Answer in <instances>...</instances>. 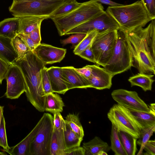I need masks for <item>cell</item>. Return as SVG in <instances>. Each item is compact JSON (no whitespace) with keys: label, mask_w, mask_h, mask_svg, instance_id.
<instances>
[{"label":"cell","mask_w":155,"mask_h":155,"mask_svg":"<svg viewBox=\"0 0 155 155\" xmlns=\"http://www.w3.org/2000/svg\"><path fill=\"white\" fill-rule=\"evenodd\" d=\"M40 118L30 133L20 142L15 146L10 147L6 151L11 155H30V147L31 141L36 134L41 123Z\"/></svg>","instance_id":"obj_17"},{"label":"cell","mask_w":155,"mask_h":155,"mask_svg":"<svg viewBox=\"0 0 155 155\" xmlns=\"http://www.w3.org/2000/svg\"><path fill=\"white\" fill-rule=\"evenodd\" d=\"M111 95L118 104L124 107L141 111H149L148 106L135 91L117 89L114 90Z\"/></svg>","instance_id":"obj_12"},{"label":"cell","mask_w":155,"mask_h":155,"mask_svg":"<svg viewBox=\"0 0 155 155\" xmlns=\"http://www.w3.org/2000/svg\"><path fill=\"white\" fill-rule=\"evenodd\" d=\"M41 24V23H40L34 30L27 34L37 45L41 43V41L40 32Z\"/></svg>","instance_id":"obj_40"},{"label":"cell","mask_w":155,"mask_h":155,"mask_svg":"<svg viewBox=\"0 0 155 155\" xmlns=\"http://www.w3.org/2000/svg\"><path fill=\"white\" fill-rule=\"evenodd\" d=\"M75 70L88 80L90 78L92 68L91 65H87L81 68H75Z\"/></svg>","instance_id":"obj_44"},{"label":"cell","mask_w":155,"mask_h":155,"mask_svg":"<svg viewBox=\"0 0 155 155\" xmlns=\"http://www.w3.org/2000/svg\"><path fill=\"white\" fill-rule=\"evenodd\" d=\"M64 155H85V150L83 147H76L66 150Z\"/></svg>","instance_id":"obj_43"},{"label":"cell","mask_w":155,"mask_h":155,"mask_svg":"<svg viewBox=\"0 0 155 155\" xmlns=\"http://www.w3.org/2000/svg\"><path fill=\"white\" fill-rule=\"evenodd\" d=\"M61 68L62 75L68 90L75 88L91 87L88 80L76 71L74 67Z\"/></svg>","instance_id":"obj_15"},{"label":"cell","mask_w":155,"mask_h":155,"mask_svg":"<svg viewBox=\"0 0 155 155\" xmlns=\"http://www.w3.org/2000/svg\"><path fill=\"white\" fill-rule=\"evenodd\" d=\"M64 106L62 99L58 94L51 93L45 96V111L53 114L56 112H61Z\"/></svg>","instance_id":"obj_25"},{"label":"cell","mask_w":155,"mask_h":155,"mask_svg":"<svg viewBox=\"0 0 155 155\" xmlns=\"http://www.w3.org/2000/svg\"><path fill=\"white\" fill-rule=\"evenodd\" d=\"M69 0L13 1L9 10L13 16L20 18L28 16L50 17L54 11Z\"/></svg>","instance_id":"obj_5"},{"label":"cell","mask_w":155,"mask_h":155,"mask_svg":"<svg viewBox=\"0 0 155 155\" xmlns=\"http://www.w3.org/2000/svg\"><path fill=\"white\" fill-rule=\"evenodd\" d=\"M149 110L155 112V104L152 103L148 106Z\"/></svg>","instance_id":"obj_47"},{"label":"cell","mask_w":155,"mask_h":155,"mask_svg":"<svg viewBox=\"0 0 155 155\" xmlns=\"http://www.w3.org/2000/svg\"><path fill=\"white\" fill-rule=\"evenodd\" d=\"M98 2L103 4L109 5L110 6H122L124 5L114 2L111 0H96Z\"/></svg>","instance_id":"obj_46"},{"label":"cell","mask_w":155,"mask_h":155,"mask_svg":"<svg viewBox=\"0 0 155 155\" xmlns=\"http://www.w3.org/2000/svg\"><path fill=\"white\" fill-rule=\"evenodd\" d=\"M0 58L10 64H14L18 58L12 39L2 35H0Z\"/></svg>","instance_id":"obj_19"},{"label":"cell","mask_w":155,"mask_h":155,"mask_svg":"<svg viewBox=\"0 0 155 155\" xmlns=\"http://www.w3.org/2000/svg\"><path fill=\"white\" fill-rule=\"evenodd\" d=\"M98 32L96 31H92L87 34L85 37L77 45L73 50L74 54L78 55L91 45Z\"/></svg>","instance_id":"obj_33"},{"label":"cell","mask_w":155,"mask_h":155,"mask_svg":"<svg viewBox=\"0 0 155 155\" xmlns=\"http://www.w3.org/2000/svg\"><path fill=\"white\" fill-rule=\"evenodd\" d=\"M0 146L3 148V151L6 152L10 148L8 144L5 129V122L3 114L2 115L0 127Z\"/></svg>","instance_id":"obj_34"},{"label":"cell","mask_w":155,"mask_h":155,"mask_svg":"<svg viewBox=\"0 0 155 155\" xmlns=\"http://www.w3.org/2000/svg\"><path fill=\"white\" fill-rule=\"evenodd\" d=\"M83 3L78 2L76 0H69L54 11L50 18L60 17L69 13L79 7Z\"/></svg>","instance_id":"obj_28"},{"label":"cell","mask_w":155,"mask_h":155,"mask_svg":"<svg viewBox=\"0 0 155 155\" xmlns=\"http://www.w3.org/2000/svg\"><path fill=\"white\" fill-rule=\"evenodd\" d=\"M82 147L85 150V155H97L100 151L107 153L111 150L110 146L107 143L97 136L87 142L83 143Z\"/></svg>","instance_id":"obj_21"},{"label":"cell","mask_w":155,"mask_h":155,"mask_svg":"<svg viewBox=\"0 0 155 155\" xmlns=\"http://www.w3.org/2000/svg\"><path fill=\"white\" fill-rule=\"evenodd\" d=\"M154 75L138 73L130 77L128 81L131 87L136 86L141 87L144 91L151 90L152 85L154 80L153 78Z\"/></svg>","instance_id":"obj_24"},{"label":"cell","mask_w":155,"mask_h":155,"mask_svg":"<svg viewBox=\"0 0 155 155\" xmlns=\"http://www.w3.org/2000/svg\"><path fill=\"white\" fill-rule=\"evenodd\" d=\"M47 71L54 92L64 94L68 89L62 75L61 68L52 66L48 68Z\"/></svg>","instance_id":"obj_16"},{"label":"cell","mask_w":155,"mask_h":155,"mask_svg":"<svg viewBox=\"0 0 155 155\" xmlns=\"http://www.w3.org/2000/svg\"><path fill=\"white\" fill-rule=\"evenodd\" d=\"M118 135L126 155H135L137 151V139L130 134L118 131Z\"/></svg>","instance_id":"obj_26"},{"label":"cell","mask_w":155,"mask_h":155,"mask_svg":"<svg viewBox=\"0 0 155 155\" xmlns=\"http://www.w3.org/2000/svg\"><path fill=\"white\" fill-rule=\"evenodd\" d=\"M65 150L64 131L53 130L50 155H64Z\"/></svg>","instance_id":"obj_23"},{"label":"cell","mask_w":155,"mask_h":155,"mask_svg":"<svg viewBox=\"0 0 155 155\" xmlns=\"http://www.w3.org/2000/svg\"><path fill=\"white\" fill-rule=\"evenodd\" d=\"M7 89L5 95L12 99H17L25 92V81L20 67L15 63L11 64L6 76Z\"/></svg>","instance_id":"obj_11"},{"label":"cell","mask_w":155,"mask_h":155,"mask_svg":"<svg viewBox=\"0 0 155 155\" xmlns=\"http://www.w3.org/2000/svg\"><path fill=\"white\" fill-rule=\"evenodd\" d=\"M107 153L104 151H100L98 153L97 155H107Z\"/></svg>","instance_id":"obj_49"},{"label":"cell","mask_w":155,"mask_h":155,"mask_svg":"<svg viewBox=\"0 0 155 155\" xmlns=\"http://www.w3.org/2000/svg\"><path fill=\"white\" fill-rule=\"evenodd\" d=\"M149 14L155 19V0H141Z\"/></svg>","instance_id":"obj_41"},{"label":"cell","mask_w":155,"mask_h":155,"mask_svg":"<svg viewBox=\"0 0 155 155\" xmlns=\"http://www.w3.org/2000/svg\"><path fill=\"white\" fill-rule=\"evenodd\" d=\"M106 11L117 22L120 28L125 31L143 27L155 19L148 13L141 0L128 5L109 6Z\"/></svg>","instance_id":"obj_3"},{"label":"cell","mask_w":155,"mask_h":155,"mask_svg":"<svg viewBox=\"0 0 155 155\" xmlns=\"http://www.w3.org/2000/svg\"><path fill=\"white\" fill-rule=\"evenodd\" d=\"M48 16H28L20 18L19 33L28 34Z\"/></svg>","instance_id":"obj_22"},{"label":"cell","mask_w":155,"mask_h":155,"mask_svg":"<svg viewBox=\"0 0 155 155\" xmlns=\"http://www.w3.org/2000/svg\"><path fill=\"white\" fill-rule=\"evenodd\" d=\"M27 0H13V1H27Z\"/></svg>","instance_id":"obj_50"},{"label":"cell","mask_w":155,"mask_h":155,"mask_svg":"<svg viewBox=\"0 0 155 155\" xmlns=\"http://www.w3.org/2000/svg\"><path fill=\"white\" fill-rule=\"evenodd\" d=\"M117 30L97 35L91 44V48L97 65L104 67L112 56L117 38Z\"/></svg>","instance_id":"obj_8"},{"label":"cell","mask_w":155,"mask_h":155,"mask_svg":"<svg viewBox=\"0 0 155 155\" xmlns=\"http://www.w3.org/2000/svg\"><path fill=\"white\" fill-rule=\"evenodd\" d=\"M145 28L125 31L133 67L140 73L155 74V20Z\"/></svg>","instance_id":"obj_1"},{"label":"cell","mask_w":155,"mask_h":155,"mask_svg":"<svg viewBox=\"0 0 155 155\" xmlns=\"http://www.w3.org/2000/svg\"><path fill=\"white\" fill-rule=\"evenodd\" d=\"M143 150L146 151L145 155H155V141L149 140L146 143Z\"/></svg>","instance_id":"obj_45"},{"label":"cell","mask_w":155,"mask_h":155,"mask_svg":"<svg viewBox=\"0 0 155 155\" xmlns=\"http://www.w3.org/2000/svg\"><path fill=\"white\" fill-rule=\"evenodd\" d=\"M47 69L48 68L45 66L42 70V84L45 95L50 93H54L51 88Z\"/></svg>","instance_id":"obj_36"},{"label":"cell","mask_w":155,"mask_h":155,"mask_svg":"<svg viewBox=\"0 0 155 155\" xmlns=\"http://www.w3.org/2000/svg\"><path fill=\"white\" fill-rule=\"evenodd\" d=\"M4 107L0 106V127L1 124V120L2 115L3 114Z\"/></svg>","instance_id":"obj_48"},{"label":"cell","mask_w":155,"mask_h":155,"mask_svg":"<svg viewBox=\"0 0 155 155\" xmlns=\"http://www.w3.org/2000/svg\"><path fill=\"white\" fill-rule=\"evenodd\" d=\"M104 8L96 0L83 2L79 7L64 15L51 18L60 36L82 24L100 15L104 12Z\"/></svg>","instance_id":"obj_4"},{"label":"cell","mask_w":155,"mask_h":155,"mask_svg":"<svg viewBox=\"0 0 155 155\" xmlns=\"http://www.w3.org/2000/svg\"><path fill=\"white\" fill-rule=\"evenodd\" d=\"M68 38L61 40V43L63 45L68 44H71L74 48L79 44L85 37L87 34L78 33L74 34Z\"/></svg>","instance_id":"obj_35"},{"label":"cell","mask_w":155,"mask_h":155,"mask_svg":"<svg viewBox=\"0 0 155 155\" xmlns=\"http://www.w3.org/2000/svg\"><path fill=\"white\" fill-rule=\"evenodd\" d=\"M92 73L88 80L91 87L101 90L110 89L112 85V80L114 76L104 68L97 65H91Z\"/></svg>","instance_id":"obj_14"},{"label":"cell","mask_w":155,"mask_h":155,"mask_svg":"<svg viewBox=\"0 0 155 155\" xmlns=\"http://www.w3.org/2000/svg\"><path fill=\"white\" fill-rule=\"evenodd\" d=\"M133 67L131 54L126 32L117 30V38L111 58L103 68L114 76L128 70Z\"/></svg>","instance_id":"obj_6"},{"label":"cell","mask_w":155,"mask_h":155,"mask_svg":"<svg viewBox=\"0 0 155 155\" xmlns=\"http://www.w3.org/2000/svg\"><path fill=\"white\" fill-rule=\"evenodd\" d=\"M91 44L78 56L88 61L95 63V57L91 48Z\"/></svg>","instance_id":"obj_38"},{"label":"cell","mask_w":155,"mask_h":155,"mask_svg":"<svg viewBox=\"0 0 155 155\" xmlns=\"http://www.w3.org/2000/svg\"><path fill=\"white\" fill-rule=\"evenodd\" d=\"M65 120L73 131L83 139L84 135V131L78 116L74 114H69L67 115Z\"/></svg>","instance_id":"obj_30"},{"label":"cell","mask_w":155,"mask_h":155,"mask_svg":"<svg viewBox=\"0 0 155 155\" xmlns=\"http://www.w3.org/2000/svg\"><path fill=\"white\" fill-rule=\"evenodd\" d=\"M12 42L14 49L18 55L16 62L21 60L31 51L23 41L17 35L12 39Z\"/></svg>","instance_id":"obj_32"},{"label":"cell","mask_w":155,"mask_h":155,"mask_svg":"<svg viewBox=\"0 0 155 155\" xmlns=\"http://www.w3.org/2000/svg\"><path fill=\"white\" fill-rule=\"evenodd\" d=\"M53 115V130H66V124L61 113L56 112Z\"/></svg>","instance_id":"obj_37"},{"label":"cell","mask_w":155,"mask_h":155,"mask_svg":"<svg viewBox=\"0 0 155 155\" xmlns=\"http://www.w3.org/2000/svg\"><path fill=\"white\" fill-rule=\"evenodd\" d=\"M11 64L0 58V84L5 79Z\"/></svg>","instance_id":"obj_42"},{"label":"cell","mask_w":155,"mask_h":155,"mask_svg":"<svg viewBox=\"0 0 155 155\" xmlns=\"http://www.w3.org/2000/svg\"><path fill=\"white\" fill-rule=\"evenodd\" d=\"M155 131V125L149 127L141 129L138 140L137 143L140 147V149L137 154V155L143 154V152L145 144L149 140Z\"/></svg>","instance_id":"obj_31"},{"label":"cell","mask_w":155,"mask_h":155,"mask_svg":"<svg viewBox=\"0 0 155 155\" xmlns=\"http://www.w3.org/2000/svg\"><path fill=\"white\" fill-rule=\"evenodd\" d=\"M64 136L66 150L80 146L83 140L73 131L67 124L66 130L64 131Z\"/></svg>","instance_id":"obj_27"},{"label":"cell","mask_w":155,"mask_h":155,"mask_svg":"<svg viewBox=\"0 0 155 155\" xmlns=\"http://www.w3.org/2000/svg\"><path fill=\"white\" fill-rule=\"evenodd\" d=\"M119 28L115 20L105 11L100 15L70 30L65 35L78 33L87 34L93 31L101 34Z\"/></svg>","instance_id":"obj_10"},{"label":"cell","mask_w":155,"mask_h":155,"mask_svg":"<svg viewBox=\"0 0 155 155\" xmlns=\"http://www.w3.org/2000/svg\"><path fill=\"white\" fill-rule=\"evenodd\" d=\"M109 120L118 131L126 132L138 138L141 127L125 108L118 104H114L107 114Z\"/></svg>","instance_id":"obj_9"},{"label":"cell","mask_w":155,"mask_h":155,"mask_svg":"<svg viewBox=\"0 0 155 155\" xmlns=\"http://www.w3.org/2000/svg\"><path fill=\"white\" fill-rule=\"evenodd\" d=\"M17 35L23 41L31 51H33L38 46L27 34L19 33Z\"/></svg>","instance_id":"obj_39"},{"label":"cell","mask_w":155,"mask_h":155,"mask_svg":"<svg viewBox=\"0 0 155 155\" xmlns=\"http://www.w3.org/2000/svg\"><path fill=\"white\" fill-rule=\"evenodd\" d=\"M41 119L40 126L31 143L30 155H50L53 117L49 113H44Z\"/></svg>","instance_id":"obj_7"},{"label":"cell","mask_w":155,"mask_h":155,"mask_svg":"<svg viewBox=\"0 0 155 155\" xmlns=\"http://www.w3.org/2000/svg\"><path fill=\"white\" fill-rule=\"evenodd\" d=\"M20 18L14 17L0 21V35L12 39L19 33Z\"/></svg>","instance_id":"obj_20"},{"label":"cell","mask_w":155,"mask_h":155,"mask_svg":"<svg viewBox=\"0 0 155 155\" xmlns=\"http://www.w3.org/2000/svg\"><path fill=\"white\" fill-rule=\"evenodd\" d=\"M124 107L142 129L155 125V112Z\"/></svg>","instance_id":"obj_18"},{"label":"cell","mask_w":155,"mask_h":155,"mask_svg":"<svg viewBox=\"0 0 155 155\" xmlns=\"http://www.w3.org/2000/svg\"><path fill=\"white\" fill-rule=\"evenodd\" d=\"M6 154L5 153H4L3 152H0V155H3Z\"/></svg>","instance_id":"obj_51"},{"label":"cell","mask_w":155,"mask_h":155,"mask_svg":"<svg viewBox=\"0 0 155 155\" xmlns=\"http://www.w3.org/2000/svg\"><path fill=\"white\" fill-rule=\"evenodd\" d=\"M118 130L112 125L110 135V149L116 155H126L118 135Z\"/></svg>","instance_id":"obj_29"},{"label":"cell","mask_w":155,"mask_h":155,"mask_svg":"<svg viewBox=\"0 0 155 155\" xmlns=\"http://www.w3.org/2000/svg\"><path fill=\"white\" fill-rule=\"evenodd\" d=\"M66 49L40 43L33 51L45 65L60 62L66 53Z\"/></svg>","instance_id":"obj_13"},{"label":"cell","mask_w":155,"mask_h":155,"mask_svg":"<svg viewBox=\"0 0 155 155\" xmlns=\"http://www.w3.org/2000/svg\"><path fill=\"white\" fill-rule=\"evenodd\" d=\"M15 63L20 67L22 72L27 99L39 111H45L46 95L41 78L42 70L45 65L32 51Z\"/></svg>","instance_id":"obj_2"}]
</instances>
